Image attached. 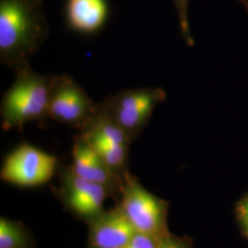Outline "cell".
<instances>
[{
    "mask_svg": "<svg viewBox=\"0 0 248 248\" xmlns=\"http://www.w3.org/2000/svg\"><path fill=\"white\" fill-rule=\"evenodd\" d=\"M49 35L44 0H0V62L15 72L31 60Z\"/></svg>",
    "mask_w": 248,
    "mask_h": 248,
    "instance_id": "obj_1",
    "label": "cell"
},
{
    "mask_svg": "<svg viewBox=\"0 0 248 248\" xmlns=\"http://www.w3.org/2000/svg\"><path fill=\"white\" fill-rule=\"evenodd\" d=\"M55 76L41 75L27 67L16 72V79L3 95L0 104L5 131L49 118V103Z\"/></svg>",
    "mask_w": 248,
    "mask_h": 248,
    "instance_id": "obj_2",
    "label": "cell"
},
{
    "mask_svg": "<svg viewBox=\"0 0 248 248\" xmlns=\"http://www.w3.org/2000/svg\"><path fill=\"white\" fill-rule=\"evenodd\" d=\"M166 98V91L160 88L125 89L109 95L100 106L133 141L149 123L155 107Z\"/></svg>",
    "mask_w": 248,
    "mask_h": 248,
    "instance_id": "obj_3",
    "label": "cell"
},
{
    "mask_svg": "<svg viewBox=\"0 0 248 248\" xmlns=\"http://www.w3.org/2000/svg\"><path fill=\"white\" fill-rule=\"evenodd\" d=\"M98 106L73 78L67 75L54 77L49 118L82 132L97 114Z\"/></svg>",
    "mask_w": 248,
    "mask_h": 248,
    "instance_id": "obj_4",
    "label": "cell"
},
{
    "mask_svg": "<svg viewBox=\"0 0 248 248\" xmlns=\"http://www.w3.org/2000/svg\"><path fill=\"white\" fill-rule=\"evenodd\" d=\"M57 166L56 156L22 143L6 156L0 177L3 181L17 186H41L52 179Z\"/></svg>",
    "mask_w": 248,
    "mask_h": 248,
    "instance_id": "obj_5",
    "label": "cell"
},
{
    "mask_svg": "<svg viewBox=\"0 0 248 248\" xmlns=\"http://www.w3.org/2000/svg\"><path fill=\"white\" fill-rule=\"evenodd\" d=\"M125 186L121 210L139 233L163 238L166 231L165 205L129 174H124Z\"/></svg>",
    "mask_w": 248,
    "mask_h": 248,
    "instance_id": "obj_6",
    "label": "cell"
},
{
    "mask_svg": "<svg viewBox=\"0 0 248 248\" xmlns=\"http://www.w3.org/2000/svg\"><path fill=\"white\" fill-rule=\"evenodd\" d=\"M108 10L107 0H66L64 16L71 30L91 35L104 27Z\"/></svg>",
    "mask_w": 248,
    "mask_h": 248,
    "instance_id": "obj_7",
    "label": "cell"
},
{
    "mask_svg": "<svg viewBox=\"0 0 248 248\" xmlns=\"http://www.w3.org/2000/svg\"><path fill=\"white\" fill-rule=\"evenodd\" d=\"M72 158L70 169L78 177L106 187L113 183L117 175L81 135L75 138Z\"/></svg>",
    "mask_w": 248,
    "mask_h": 248,
    "instance_id": "obj_8",
    "label": "cell"
},
{
    "mask_svg": "<svg viewBox=\"0 0 248 248\" xmlns=\"http://www.w3.org/2000/svg\"><path fill=\"white\" fill-rule=\"evenodd\" d=\"M67 202L72 209L84 216L99 213L106 197V186L78 177L69 168L64 172Z\"/></svg>",
    "mask_w": 248,
    "mask_h": 248,
    "instance_id": "obj_9",
    "label": "cell"
},
{
    "mask_svg": "<svg viewBox=\"0 0 248 248\" xmlns=\"http://www.w3.org/2000/svg\"><path fill=\"white\" fill-rule=\"evenodd\" d=\"M136 232L132 223L120 209L108 213L93 225L92 244L96 248H123Z\"/></svg>",
    "mask_w": 248,
    "mask_h": 248,
    "instance_id": "obj_10",
    "label": "cell"
},
{
    "mask_svg": "<svg viewBox=\"0 0 248 248\" xmlns=\"http://www.w3.org/2000/svg\"><path fill=\"white\" fill-rule=\"evenodd\" d=\"M80 135L89 142V145L97 152L116 175L124 172L128 157V144L118 143L89 133H81Z\"/></svg>",
    "mask_w": 248,
    "mask_h": 248,
    "instance_id": "obj_11",
    "label": "cell"
},
{
    "mask_svg": "<svg viewBox=\"0 0 248 248\" xmlns=\"http://www.w3.org/2000/svg\"><path fill=\"white\" fill-rule=\"evenodd\" d=\"M25 232L17 223L0 220V248H25Z\"/></svg>",
    "mask_w": 248,
    "mask_h": 248,
    "instance_id": "obj_12",
    "label": "cell"
},
{
    "mask_svg": "<svg viewBox=\"0 0 248 248\" xmlns=\"http://www.w3.org/2000/svg\"><path fill=\"white\" fill-rule=\"evenodd\" d=\"M173 4L177 10L178 24H179L181 35L185 40L186 45L191 46L194 45V40L190 32L189 20H188L189 0H173Z\"/></svg>",
    "mask_w": 248,
    "mask_h": 248,
    "instance_id": "obj_13",
    "label": "cell"
},
{
    "mask_svg": "<svg viewBox=\"0 0 248 248\" xmlns=\"http://www.w3.org/2000/svg\"><path fill=\"white\" fill-rule=\"evenodd\" d=\"M161 239L136 232L132 240L123 248H158Z\"/></svg>",
    "mask_w": 248,
    "mask_h": 248,
    "instance_id": "obj_14",
    "label": "cell"
},
{
    "mask_svg": "<svg viewBox=\"0 0 248 248\" xmlns=\"http://www.w3.org/2000/svg\"><path fill=\"white\" fill-rule=\"evenodd\" d=\"M236 215L241 229L248 238V194L236 205Z\"/></svg>",
    "mask_w": 248,
    "mask_h": 248,
    "instance_id": "obj_15",
    "label": "cell"
},
{
    "mask_svg": "<svg viewBox=\"0 0 248 248\" xmlns=\"http://www.w3.org/2000/svg\"><path fill=\"white\" fill-rule=\"evenodd\" d=\"M189 248L187 242L184 240L179 239L177 237L166 235L160 241L159 248Z\"/></svg>",
    "mask_w": 248,
    "mask_h": 248,
    "instance_id": "obj_16",
    "label": "cell"
},
{
    "mask_svg": "<svg viewBox=\"0 0 248 248\" xmlns=\"http://www.w3.org/2000/svg\"><path fill=\"white\" fill-rule=\"evenodd\" d=\"M236 1L239 2L240 4H242L248 11V0H236Z\"/></svg>",
    "mask_w": 248,
    "mask_h": 248,
    "instance_id": "obj_17",
    "label": "cell"
}]
</instances>
